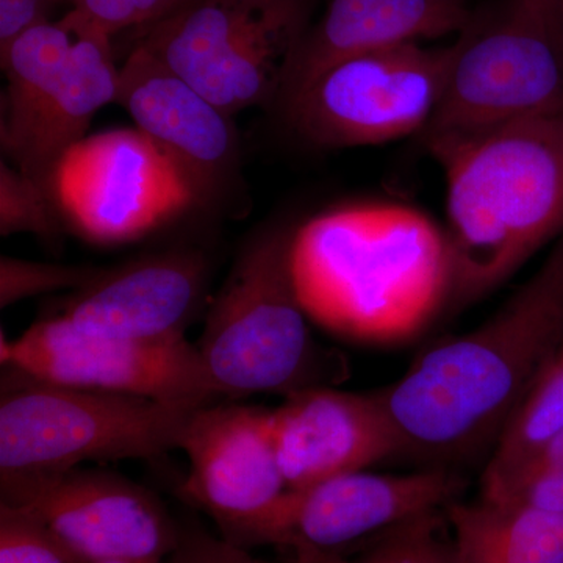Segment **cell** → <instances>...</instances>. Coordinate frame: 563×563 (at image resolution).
I'll return each mask as SVG.
<instances>
[{
	"mask_svg": "<svg viewBox=\"0 0 563 563\" xmlns=\"http://www.w3.org/2000/svg\"><path fill=\"white\" fill-rule=\"evenodd\" d=\"M62 217L54 196L10 162L0 163V235L35 233L54 239Z\"/></svg>",
	"mask_w": 563,
	"mask_h": 563,
	"instance_id": "22",
	"label": "cell"
},
{
	"mask_svg": "<svg viewBox=\"0 0 563 563\" xmlns=\"http://www.w3.org/2000/svg\"><path fill=\"white\" fill-rule=\"evenodd\" d=\"M102 563H161V562H102Z\"/></svg>",
	"mask_w": 563,
	"mask_h": 563,
	"instance_id": "32",
	"label": "cell"
},
{
	"mask_svg": "<svg viewBox=\"0 0 563 563\" xmlns=\"http://www.w3.org/2000/svg\"><path fill=\"white\" fill-rule=\"evenodd\" d=\"M465 481L444 466L417 473L342 474L288 490L250 523L224 539L242 548L344 553L393 526L457 501Z\"/></svg>",
	"mask_w": 563,
	"mask_h": 563,
	"instance_id": "10",
	"label": "cell"
},
{
	"mask_svg": "<svg viewBox=\"0 0 563 563\" xmlns=\"http://www.w3.org/2000/svg\"><path fill=\"white\" fill-rule=\"evenodd\" d=\"M563 47L559 0H514Z\"/></svg>",
	"mask_w": 563,
	"mask_h": 563,
	"instance_id": "30",
	"label": "cell"
},
{
	"mask_svg": "<svg viewBox=\"0 0 563 563\" xmlns=\"http://www.w3.org/2000/svg\"><path fill=\"white\" fill-rule=\"evenodd\" d=\"M185 0H69V9L96 29L114 36L161 21Z\"/></svg>",
	"mask_w": 563,
	"mask_h": 563,
	"instance_id": "25",
	"label": "cell"
},
{
	"mask_svg": "<svg viewBox=\"0 0 563 563\" xmlns=\"http://www.w3.org/2000/svg\"><path fill=\"white\" fill-rule=\"evenodd\" d=\"M98 273L99 268L92 266L32 262L3 255L0 258V307L5 309L43 292L80 290Z\"/></svg>",
	"mask_w": 563,
	"mask_h": 563,
	"instance_id": "23",
	"label": "cell"
},
{
	"mask_svg": "<svg viewBox=\"0 0 563 563\" xmlns=\"http://www.w3.org/2000/svg\"><path fill=\"white\" fill-rule=\"evenodd\" d=\"M559 18H561L562 40H563V0H559Z\"/></svg>",
	"mask_w": 563,
	"mask_h": 563,
	"instance_id": "31",
	"label": "cell"
},
{
	"mask_svg": "<svg viewBox=\"0 0 563 563\" xmlns=\"http://www.w3.org/2000/svg\"><path fill=\"white\" fill-rule=\"evenodd\" d=\"M555 468H563V428L561 431L555 432L551 439H548L531 457L526 459V461L510 474L520 472H542V470ZM510 474H507L506 477H509ZM506 477H503V479H506ZM495 483H498V481H495Z\"/></svg>",
	"mask_w": 563,
	"mask_h": 563,
	"instance_id": "29",
	"label": "cell"
},
{
	"mask_svg": "<svg viewBox=\"0 0 563 563\" xmlns=\"http://www.w3.org/2000/svg\"><path fill=\"white\" fill-rule=\"evenodd\" d=\"M114 103L177 163L199 202L220 195L231 180L239 162L231 114L151 52L135 46L122 63Z\"/></svg>",
	"mask_w": 563,
	"mask_h": 563,
	"instance_id": "15",
	"label": "cell"
},
{
	"mask_svg": "<svg viewBox=\"0 0 563 563\" xmlns=\"http://www.w3.org/2000/svg\"><path fill=\"white\" fill-rule=\"evenodd\" d=\"M52 190L70 228L99 244L135 242L199 203L177 163L139 128L74 144L55 169Z\"/></svg>",
	"mask_w": 563,
	"mask_h": 563,
	"instance_id": "9",
	"label": "cell"
},
{
	"mask_svg": "<svg viewBox=\"0 0 563 563\" xmlns=\"http://www.w3.org/2000/svg\"><path fill=\"white\" fill-rule=\"evenodd\" d=\"M196 409L44 383L7 368L0 396V504L16 501L84 462L154 459L180 450Z\"/></svg>",
	"mask_w": 563,
	"mask_h": 563,
	"instance_id": "4",
	"label": "cell"
},
{
	"mask_svg": "<svg viewBox=\"0 0 563 563\" xmlns=\"http://www.w3.org/2000/svg\"><path fill=\"white\" fill-rule=\"evenodd\" d=\"M207 262L190 251L146 255L99 273L77 290L62 317L96 335L174 343L201 309Z\"/></svg>",
	"mask_w": 563,
	"mask_h": 563,
	"instance_id": "16",
	"label": "cell"
},
{
	"mask_svg": "<svg viewBox=\"0 0 563 563\" xmlns=\"http://www.w3.org/2000/svg\"><path fill=\"white\" fill-rule=\"evenodd\" d=\"M0 361L44 380L80 390L141 396L201 407L220 401L198 346L187 340L141 343L96 335L58 317L0 340Z\"/></svg>",
	"mask_w": 563,
	"mask_h": 563,
	"instance_id": "11",
	"label": "cell"
},
{
	"mask_svg": "<svg viewBox=\"0 0 563 563\" xmlns=\"http://www.w3.org/2000/svg\"><path fill=\"white\" fill-rule=\"evenodd\" d=\"M73 14L79 36L68 65L54 79L21 98L3 101L2 150L11 165L54 196L55 169L66 152L87 136L95 114L117 98L120 68L111 36Z\"/></svg>",
	"mask_w": 563,
	"mask_h": 563,
	"instance_id": "14",
	"label": "cell"
},
{
	"mask_svg": "<svg viewBox=\"0 0 563 563\" xmlns=\"http://www.w3.org/2000/svg\"><path fill=\"white\" fill-rule=\"evenodd\" d=\"M563 339V236L498 313L432 346L379 391L399 457L432 466L495 448Z\"/></svg>",
	"mask_w": 563,
	"mask_h": 563,
	"instance_id": "1",
	"label": "cell"
},
{
	"mask_svg": "<svg viewBox=\"0 0 563 563\" xmlns=\"http://www.w3.org/2000/svg\"><path fill=\"white\" fill-rule=\"evenodd\" d=\"M166 563H269L255 559L246 548L239 547L201 529L180 533L176 550L168 555Z\"/></svg>",
	"mask_w": 563,
	"mask_h": 563,
	"instance_id": "27",
	"label": "cell"
},
{
	"mask_svg": "<svg viewBox=\"0 0 563 563\" xmlns=\"http://www.w3.org/2000/svg\"><path fill=\"white\" fill-rule=\"evenodd\" d=\"M450 47L402 44L354 55L280 102L296 132L321 147H362L421 135L446 80Z\"/></svg>",
	"mask_w": 563,
	"mask_h": 563,
	"instance_id": "8",
	"label": "cell"
},
{
	"mask_svg": "<svg viewBox=\"0 0 563 563\" xmlns=\"http://www.w3.org/2000/svg\"><path fill=\"white\" fill-rule=\"evenodd\" d=\"M0 563H79L33 518L0 506Z\"/></svg>",
	"mask_w": 563,
	"mask_h": 563,
	"instance_id": "24",
	"label": "cell"
},
{
	"mask_svg": "<svg viewBox=\"0 0 563 563\" xmlns=\"http://www.w3.org/2000/svg\"><path fill=\"white\" fill-rule=\"evenodd\" d=\"M563 428V339L493 448L483 485L503 479Z\"/></svg>",
	"mask_w": 563,
	"mask_h": 563,
	"instance_id": "20",
	"label": "cell"
},
{
	"mask_svg": "<svg viewBox=\"0 0 563 563\" xmlns=\"http://www.w3.org/2000/svg\"><path fill=\"white\" fill-rule=\"evenodd\" d=\"M473 18L470 0H328L320 20L299 41L277 101L284 102L335 63L462 33Z\"/></svg>",
	"mask_w": 563,
	"mask_h": 563,
	"instance_id": "18",
	"label": "cell"
},
{
	"mask_svg": "<svg viewBox=\"0 0 563 563\" xmlns=\"http://www.w3.org/2000/svg\"><path fill=\"white\" fill-rule=\"evenodd\" d=\"M454 563H563V514L481 498L444 509Z\"/></svg>",
	"mask_w": 563,
	"mask_h": 563,
	"instance_id": "19",
	"label": "cell"
},
{
	"mask_svg": "<svg viewBox=\"0 0 563 563\" xmlns=\"http://www.w3.org/2000/svg\"><path fill=\"white\" fill-rule=\"evenodd\" d=\"M290 272L310 322L354 343L407 342L453 298L446 232L402 203H351L310 218L291 232Z\"/></svg>",
	"mask_w": 563,
	"mask_h": 563,
	"instance_id": "2",
	"label": "cell"
},
{
	"mask_svg": "<svg viewBox=\"0 0 563 563\" xmlns=\"http://www.w3.org/2000/svg\"><path fill=\"white\" fill-rule=\"evenodd\" d=\"M313 0H188L141 27L136 46L235 114L279 98Z\"/></svg>",
	"mask_w": 563,
	"mask_h": 563,
	"instance_id": "6",
	"label": "cell"
},
{
	"mask_svg": "<svg viewBox=\"0 0 563 563\" xmlns=\"http://www.w3.org/2000/svg\"><path fill=\"white\" fill-rule=\"evenodd\" d=\"M446 180L451 303L466 306L563 236V114L426 144Z\"/></svg>",
	"mask_w": 563,
	"mask_h": 563,
	"instance_id": "3",
	"label": "cell"
},
{
	"mask_svg": "<svg viewBox=\"0 0 563 563\" xmlns=\"http://www.w3.org/2000/svg\"><path fill=\"white\" fill-rule=\"evenodd\" d=\"M287 231L252 240L210 306L198 351L221 398L288 396L342 380L343 362L314 342L290 272Z\"/></svg>",
	"mask_w": 563,
	"mask_h": 563,
	"instance_id": "5",
	"label": "cell"
},
{
	"mask_svg": "<svg viewBox=\"0 0 563 563\" xmlns=\"http://www.w3.org/2000/svg\"><path fill=\"white\" fill-rule=\"evenodd\" d=\"M290 563H454L446 512L435 510L393 526L362 543L358 554L292 550Z\"/></svg>",
	"mask_w": 563,
	"mask_h": 563,
	"instance_id": "21",
	"label": "cell"
},
{
	"mask_svg": "<svg viewBox=\"0 0 563 563\" xmlns=\"http://www.w3.org/2000/svg\"><path fill=\"white\" fill-rule=\"evenodd\" d=\"M180 450L190 461L181 492L217 521L222 537L250 523L287 492L272 410L221 401L199 407Z\"/></svg>",
	"mask_w": 563,
	"mask_h": 563,
	"instance_id": "13",
	"label": "cell"
},
{
	"mask_svg": "<svg viewBox=\"0 0 563 563\" xmlns=\"http://www.w3.org/2000/svg\"><path fill=\"white\" fill-rule=\"evenodd\" d=\"M79 563L161 562L180 532L141 485L103 470L74 468L14 503Z\"/></svg>",
	"mask_w": 563,
	"mask_h": 563,
	"instance_id": "12",
	"label": "cell"
},
{
	"mask_svg": "<svg viewBox=\"0 0 563 563\" xmlns=\"http://www.w3.org/2000/svg\"><path fill=\"white\" fill-rule=\"evenodd\" d=\"M187 2H188V0H185V2H184V3H187ZM184 3H181V5H184ZM181 5H180V7H181Z\"/></svg>",
	"mask_w": 563,
	"mask_h": 563,
	"instance_id": "33",
	"label": "cell"
},
{
	"mask_svg": "<svg viewBox=\"0 0 563 563\" xmlns=\"http://www.w3.org/2000/svg\"><path fill=\"white\" fill-rule=\"evenodd\" d=\"M481 498L503 506L563 514V468L510 474L498 483L483 485Z\"/></svg>",
	"mask_w": 563,
	"mask_h": 563,
	"instance_id": "26",
	"label": "cell"
},
{
	"mask_svg": "<svg viewBox=\"0 0 563 563\" xmlns=\"http://www.w3.org/2000/svg\"><path fill=\"white\" fill-rule=\"evenodd\" d=\"M63 2L69 0H0V51L29 29L52 21V11Z\"/></svg>",
	"mask_w": 563,
	"mask_h": 563,
	"instance_id": "28",
	"label": "cell"
},
{
	"mask_svg": "<svg viewBox=\"0 0 563 563\" xmlns=\"http://www.w3.org/2000/svg\"><path fill=\"white\" fill-rule=\"evenodd\" d=\"M563 114V47L514 0L474 14L450 46L446 80L424 143L468 139L512 122Z\"/></svg>",
	"mask_w": 563,
	"mask_h": 563,
	"instance_id": "7",
	"label": "cell"
},
{
	"mask_svg": "<svg viewBox=\"0 0 563 563\" xmlns=\"http://www.w3.org/2000/svg\"><path fill=\"white\" fill-rule=\"evenodd\" d=\"M274 442L288 490L399 457L379 391L313 387L272 410Z\"/></svg>",
	"mask_w": 563,
	"mask_h": 563,
	"instance_id": "17",
	"label": "cell"
}]
</instances>
